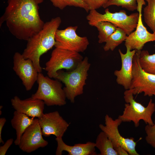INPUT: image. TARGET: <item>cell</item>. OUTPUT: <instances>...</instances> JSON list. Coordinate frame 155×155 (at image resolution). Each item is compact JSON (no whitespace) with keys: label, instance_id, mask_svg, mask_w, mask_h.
<instances>
[{"label":"cell","instance_id":"6da1fadb","mask_svg":"<svg viewBox=\"0 0 155 155\" xmlns=\"http://www.w3.org/2000/svg\"><path fill=\"white\" fill-rule=\"evenodd\" d=\"M44 0H7L0 18V27L5 22L14 36L27 41L43 28L44 23L39 13V5Z\"/></svg>","mask_w":155,"mask_h":155},{"label":"cell","instance_id":"7a4b0ae2","mask_svg":"<svg viewBox=\"0 0 155 155\" xmlns=\"http://www.w3.org/2000/svg\"><path fill=\"white\" fill-rule=\"evenodd\" d=\"M61 22L59 17L52 18L44 23L42 29L27 40L26 48L22 55L24 58L32 61L38 73L42 71L40 57L55 46V33Z\"/></svg>","mask_w":155,"mask_h":155},{"label":"cell","instance_id":"3957f363","mask_svg":"<svg viewBox=\"0 0 155 155\" xmlns=\"http://www.w3.org/2000/svg\"><path fill=\"white\" fill-rule=\"evenodd\" d=\"M90 65L86 57L73 70L65 71L60 70L57 72L55 79L64 84L63 89L66 98L72 103L74 102L76 96L83 93Z\"/></svg>","mask_w":155,"mask_h":155},{"label":"cell","instance_id":"277c9868","mask_svg":"<svg viewBox=\"0 0 155 155\" xmlns=\"http://www.w3.org/2000/svg\"><path fill=\"white\" fill-rule=\"evenodd\" d=\"M125 102L123 113L118 118L122 122H133L135 127H138L140 122L142 120L146 124L153 125L152 116L155 111V104L150 98L146 107L136 101L134 98L132 90L129 89L124 93Z\"/></svg>","mask_w":155,"mask_h":155},{"label":"cell","instance_id":"5b68a950","mask_svg":"<svg viewBox=\"0 0 155 155\" xmlns=\"http://www.w3.org/2000/svg\"><path fill=\"white\" fill-rule=\"evenodd\" d=\"M38 86L36 92L31 97L43 101L48 106H64L66 97L61 82L39 73L37 81Z\"/></svg>","mask_w":155,"mask_h":155},{"label":"cell","instance_id":"8992f818","mask_svg":"<svg viewBox=\"0 0 155 155\" xmlns=\"http://www.w3.org/2000/svg\"><path fill=\"white\" fill-rule=\"evenodd\" d=\"M102 14L96 9L90 10L86 19L89 24L92 26L95 23L100 21H107L111 23L117 27L123 29L128 35L136 28L139 18V12H135L128 15L124 10L112 13L108 9L105 10Z\"/></svg>","mask_w":155,"mask_h":155},{"label":"cell","instance_id":"52a82bcc","mask_svg":"<svg viewBox=\"0 0 155 155\" xmlns=\"http://www.w3.org/2000/svg\"><path fill=\"white\" fill-rule=\"evenodd\" d=\"M83 59L79 53L55 48L43 69L46 71L48 76L55 78L59 70L64 69L67 71H72Z\"/></svg>","mask_w":155,"mask_h":155},{"label":"cell","instance_id":"ba28073f","mask_svg":"<svg viewBox=\"0 0 155 155\" xmlns=\"http://www.w3.org/2000/svg\"><path fill=\"white\" fill-rule=\"evenodd\" d=\"M141 51L135 50L133 57L132 79L129 89L133 95L143 93L144 96H155V75L145 72L141 67L139 61Z\"/></svg>","mask_w":155,"mask_h":155},{"label":"cell","instance_id":"9c48e42d","mask_svg":"<svg viewBox=\"0 0 155 155\" xmlns=\"http://www.w3.org/2000/svg\"><path fill=\"white\" fill-rule=\"evenodd\" d=\"M122 122L118 118L113 119L108 115L105 116V125L100 124L99 127L111 141L114 148L120 146L131 155H139L136 150L137 142L133 137L126 138L120 134L118 127Z\"/></svg>","mask_w":155,"mask_h":155},{"label":"cell","instance_id":"30bf717a","mask_svg":"<svg viewBox=\"0 0 155 155\" xmlns=\"http://www.w3.org/2000/svg\"><path fill=\"white\" fill-rule=\"evenodd\" d=\"M78 28L77 26H69L64 30H57L55 34V47L78 53L84 51L89 41L86 37H81L77 34Z\"/></svg>","mask_w":155,"mask_h":155},{"label":"cell","instance_id":"8fae6325","mask_svg":"<svg viewBox=\"0 0 155 155\" xmlns=\"http://www.w3.org/2000/svg\"><path fill=\"white\" fill-rule=\"evenodd\" d=\"M13 69L22 82L27 91H29L37 81L38 72L32 61L25 59L22 54L16 52L13 57Z\"/></svg>","mask_w":155,"mask_h":155},{"label":"cell","instance_id":"7c38bea8","mask_svg":"<svg viewBox=\"0 0 155 155\" xmlns=\"http://www.w3.org/2000/svg\"><path fill=\"white\" fill-rule=\"evenodd\" d=\"M42 135L38 119H34L22 136L18 145L19 148L23 152L29 153L45 147L48 142Z\"/></svg>","mask_w":155,"mask_h":155},{"label":"cell","instance_id":"4fadbf2b","mask_svg":"<svg viewBox=\"0 0 155 155\" xmlns=\"http://www.w3.org/2000/svg\"><path fill=\"white\" fill-rule=\"evenodd\" d=\"M38 119L42 135L46 137H62L69 125L57 111L44 114Z\"/></svg>","mask_w":155,"mask_h":155},{"label":"cell","instance_id":"5bb4252c","mask_svg":"<svg viewBox=\"0 0 155 155\" xmlns=\"http://www.w3.org/2000/svg\"><path fill=\"white\" fill-rule=\"evenodd\" d=\"M137 10L139 13V18L135 30L127 35L125 40L126 48L131 50H141L146 43L155 41V33L148 32L143 24L142 19V8Z\"/></svg>","mask_w":155,"mask_h":155},{"label":"cell","instance_id":"9a60e30c","mask_svg":"<svg viewBox=\"0 0 155 155\" xmlns=\"http://www.w3.org/2000/svg\"><path fill=\"white\" fill-rule=\"evenodd\" d=\"M126 48V52L125 54L122 52L120 49H119L121 66L120 69L115 71L114 74L116 77L117 83L127 90L129 89L132 79L133 59L136 51Z\"/></svg>","mask_w":155,"mask_h":155},{"label":"cell","instance_id":"2e32d148","mask_svg":"<svg viewBox=\"0 0 155 155\" xmlns=\"http://www.w3.org/2000/svg\"><path fill=\"white\" fill-rule=\"evenodd\" d=\"M11 101L12 106L16 111L30 117H37L39 119L44 114L45 104L41 100L31 97L21 100L18 96H15L11 99Z\"/></svg>","mask_w":155,"mask_h":155},{"label":"cell","instance_id":"e0dca14e","mask_svg":"<svg viewBox=\"0 0 155 155\" xmlns=\"http://www.w3.org/2000/svg\"><path fill=\"white\" fill-rule=\"evenodd\" d=\"M57 147L56 155H61L63 151L68 153V155H95V143L88 142L85 144H78L73 146L66 144L62 137H56Z\"/></svg>","mask_w":155,"mask_h":155},{"label":"cell","instance_id":"ac0fdd59","mask_svg":"<svg viewBox=\"0 0 155 155\" xmlns=\"http://www.w3.org/2000/svg\"><path fill=\"white\" fill-rule=\"evenodd\" d=\"M34 119V118L30 117L16 111L14 112L11 123L16 132V139L14 141L16 145H18L23 134L27 128L33 123Z\"/></svg>","mask_w":155,"mask_h":155},{"label":"cell","instance_id":"d6986e66","mask_svg":"<svg viewBox=\"0 0 155 155\" xmlns=\"http://www.w3.org/2000/svg\"><path fill=\"white\" fill-rule=\"evenodd\" d=\"M95 143L96 147L100 151L99 155H118L111 141L103 131L98 134Z\"/></svg>","mask_w":155,"mask_h":155},{"label":"cell","instance_id":"ffe728a7","mask_svg":"<svg viewBox=\"0 0 155 155\" xmlns=\"http://www.w3.org/2000/svg\"><path fill=\"white\" fill-rule=\"evenodd\" d=\"M127 36V35L123 29L117 27L115 31L105 42L103 47L104 50L105 51H113L123 41H125Z\"/></svg>","mask_w":155,"mask_h":155},{"label":"cell","instance_id":"44dd1931","mask_svg":"<svg viewBox=\"0 0 155 155\" xmlns=\"http://www.w3.org/2000/svg\"><path fill=\"white\" fill-rule=\"evenodd\" d=\"M98 31V42H105L110 36L115 31L117 27L111 23L107 21H100L94 24Z\"/></svg>","mask_w":155,"mask_h":155},{"label":"cell","instance_id":"7402d4cb","mask_svg":"<svg viewBox=\"0 0 155 155\" xmlns=\"http://www.w3.org/2000/svg\"><path fill=\"white\" fill-rule=\"evenodd\" d=\"M140 65L144 71L155 75V53L150 54L147 50L141 51L139 55Z\"/></svg>","mask_w":155,"mask_h":155},{"label":"cell","instance_id":"603a6c76","mask_svg":"<svg viewBox=\"0 0 155 155\" xmlns=\"http://www.w3.org/2000/svg\"><path fill=\"white\" fill-rule=\"evenodd\" d=\"M144 9V21L150 29L155 33V0H151Z\"/></svg>","mask_w":155,"mask_h":155},{"label":"cell","instance_id":"cb8c5ba5","mask_svg":"<svg viewBox=\"0 0 155 155\" xmlns=\"http://www.w3.org/2000/svg\"><path fill=\"white\" fill-rule=\"evenodd\" d=\"M49 0L54 6L61 10L63 9L67 6H73L82 8L87 12L90 11L84 0Z\"/></svg>","mask_w":155,"mask_h":155},{"label":"cell","instance_id":"d4e9b609","mask_svg":"<svg viewBox=\"0 0 155 155\" xmlns=\"http://www.w3.org/2000/svg\"><path fill=\"white\" fill-rule=\"evenodd\" d=\"M112 5L121 6L131 11H134L137 9L136 0H109L102 7L105 8Z\"/></svg>","mask_w":155,"mask_h":155},{"label":"cell","instance_id":"484cf974","mask_svg":"<svg viewBox=\"0 0 155 155\" xmlns=\"http://www.w3.org/2000/svg\"><path fill=\"white\" fill-rule=\"evenodd\" d=\"M152 125L146 124L145 127L146 134L145 140L146 142L155 148V117Z\"/></svg>","mask_w":155,"mask_h":155},{"label":"cell","instance_id":"4316f807","mask_svg":"<svg viewBox=\"0 0 155 155\" xmlns=\"http://www.w3.org/2000/svg\"><path fill=\"white\" fill-rule=\"evenodd\" d=\"M109 0H84L89 10L96 9L103 6Z\"/></svg>","mask_w":155,"mask_h":155},{"label":"cell","instance_id":"83f0119b","mask_svg":"<svg viewBox=\"0 0 155 155\" xmlns=\"http://www.w3.org/2000/svg\"><path fill=\"white\" fill-rule=\"evenodd\" d=\"M13 140L10 138L6 141L4 144L0 147V155H5L8 149L13 143Z\"/></svg>","mask_w":155,"mask_h":155},{"label":"cell","instance_id":"f1b7e54d","mask_svg":"<svg viewBox=\"0 0 155 155\" xmlns=\"http://www.w3.org/2000/svg\"><path fill=\"white\" fill-rule=\"evenodd\" d=\"M6 121V119L4 117H1L0 118V143L2 144L4 143V141H3L2 138V131L3 127Z\"/></svg>","mask_w":155,"mask_h":155},{"label":"cell","instance_id":"f546056e","mask_svg":"<svg viewBox=\"0 0 155 155\" xmlns=\"http://www.w3.org/2000/svg\"><path fill=\"white\" fill-rule=\"evenodd\" d=\"M118 155H128V152L122 147L119 146L115 148Z\"/></svg>","mask_w":155,"mask_h":155},{"label":"cell","instance_id":"4dcf8cb0","mask_svg":"<svg viewBox=\"0 0 155 155\" xmlns=\"http://www.w3.org/2000/svg\"><path fill=\"white\" fill-rule=\"evenodd\" d=\"M148 3L151 0H145Z\"/></svg>","mask_w":155,"mask_h":155}]
</instances>
